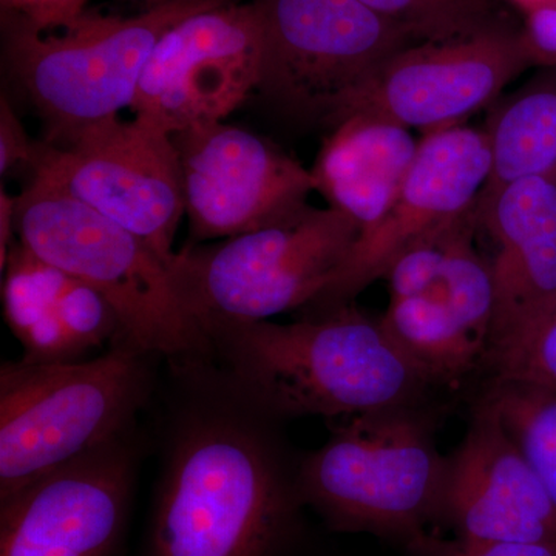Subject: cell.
I'll return each instance as SVG.
<instances>
[{"mask_svg": "<svg viewBox=\"0 0 556 556\" xmlns=\"http://www.w3.org/2000/svg\"><path fill=\"white\" fill-rule=\"evenodd\" d=\"M167 365L174 397L146 556H277L303 507L277 420L207 358Z\"/></svg>", "mask_w": 556, "mask_h": 556, "instance_id": "6da1fadb", "label": "cell"}, {"mask_svg": "<svg viewBox=\"0 0 556 556\" xmlns=\"http://www.w3.org/2000/svg\"><path fill=\"white\" fill-rule=\"evenodd\" d=\"M201 329L212 367L277 422L413 405L430 386L380 320L353 302L294 324L211 320Z\"/></svg>", "mask_w": 556, "mask_h": 556, "instance_id": "7a4b0ae2", "label": "cell"}, {"mask_svg": "<svg viewBox=\"0 0 556 556\" xmlns=\"http://www.w3.org/2000/svg\"><path fill=\"white\" fill-rule=\"evenodd\" d=\"M155 361L124 342L93 358L0 368V501L135 431Z\"/></svg>", "mask_w": 556, "mask_h": 556, "instance_id": "3957f363", "label": "cell"}, {"mask_svg": "<svg viewBox=\"0 0 556 556\" xmlns=\"http://www.w3.org/2000/svg\"><path fill=\"white\" fill-rule=\"evenodd\" d=\"M225 2L150 0L127 16L86 10L47 30L2 21L3 61L46 124L47 144H65L131 108L150 54L174 25Z\"/></svg>", "mask_w": 556, "mask_h": 556, "instance_id": "277c9868", "label": "cell"}, {"mask_svg": "<svg viewBox=\"0 0 556 556\" xmlns=\"http://www.w3.org/2000/svg\"><path fill=\"white\" fill-rule=\"evenodd\" d=\"M331 437L299 460L303 506L339 532L404 541L439 518L447 457L416 404L336 417Z\"/></svg>", "mask_w": 556, "mask_h": 556, "instance_id": "5b68a950", "label": "cell"}, {"mask_svg": "<svg viewBox=\"0 0 556 556\" xmlns=\"http://www.w3.org/2000/svg\"><path fill=\"white\" fill-rule=\"evenodd\" d=\"M14 229L33 254L109 303L118 318V342L167 364L207 357L206 336L169 265L129 230L33 179L16 197Z\"/></svg>", "mask_w": 556, "mask_h": 556, "instance_id": "8992f818", "label": "cell"}, {"mask_svg": "<svg viewBox=\"0 0 556 556\" xmlns=\"http://www.w3.org/2000/svg\"><path fill=\"white\" fill-rule=\"evenodd\" d=\"M361 228L334 207H305L214 244L175 252L169 269L200 327L211 320H268L306 308L342 268Z\"/></svg>", "mask_w": 556, "mask_h": 556, "instance_id": "52a82bcc", "label": "cell"}, {"mask_svg": "<svg viewBox=\"0 0 556 556\" xmlns=\"http://www.w3.org/2000/svg\"><path fill=\"white\" fill-rule=\"evenodd\" d=\"M263 25L265 100L294 118L331 127L348 98L397 51L407 30L361 0H254Z\"/></svg>", "mask_w": 556, "mask_h": 556, "instance_id": "ba28073f", "label": "cell"}, {"mask_svg": "<svg viewBox=\"0 0 556 556\" xmlns=\"http://www.w3.org/2000/svg\"><path fill=\"white\" fill-rule=\"evenodd\" d=\"M33 181L58 190L149 244L169 265L186 214L172 135L115 118L65 144H36Z\"/></svg>", "mask_w": 556, "mask_h": 556, "instance_id": "9c48e42d", "label": "cell"}, {"mask_svg": "<svg viewBox=\"0 0 556 556\" xmlns=\"http://www.w3.org/2000/svg\"><path fill=\"white\" fill-rule=\"evenodd\" d=\"M529 68L521 21L515 17L467 38L415 43L379 65L329 129L354 113L382 116L424 135L463 126Z\"/></svg>", "mask_w": 556, "mask_h": 556, "instance_id": "30bf717a", "label": "cell"}, {"mask_svg": "<svg viewBox=\"0 0 556 556\" xmlns=\"http://www.w3.org/2000/svg\"><path fill=\"white\" fill-rule=\"evenodd\" d=\"M262 61L263 25L254 0L197 11L159 40L130 110L169 135L223 121L258 89Z\"/></svg>", "mask_w": 556, "mask_h": 556, "instance_id": "8fae6325", "label": "cell"}, {"mask_svg": "<svg viewBox=\"0 0 556 556\" xmlns=\"http://www.w3.org/2000/svg\"><path fill=\"white\" fill-rule=\"evenodd\" d=\"M193 243L273 225L308 204L313 172L268 139L215 123L172 134Z\"/></svg>", "mask_w": 556, "mask_h": 556, "instance_id": "7c38bea8", "label": "cell"}, {"mask_svg": "<svg viewBox=\"0 0 556 556\" xmlns=\"http://www.w3.org/2000/svg\"><path fill=\"white\" fill-rule=\"evenodd\" d=\"M138 452L135 430L0 501V556H119Z\"/></svg>", "mask_w": 556, "mask_h": 556, "instance_id": "4fadbf2b", "label": "cell"}, {"mask_svg": "<svg viewBox=\"0 0 556 556\" xmlns=\"http://www.w3.org/2000/svg\"><path fill=\"white\" fill-rule=\"evenodd\" d=\"M492 169L485 129L463 124L424 135L386 217L358 237L334 280L311 306L327 309L353 302L358 292L386 276L405 249L475 208Z\"/></svg>", "mask_w": 556, "mask_h": 556, "instance_id": "5bb4252c", "label": "cell"}, {"mask_svg": "<svg viewBox=\"0 0 556 556\" xmlns=\"http://www.w3.org/2000/svg\"><path fill=\"white\" fill-rule=\"evenodd\" d=\"M441 517L464 540L556 543V508L546 486L482 399L447 457Z\"/></svg>", "mask_w": 556, "mask_h": 556, "instance_id": "9a60e30c", "label": "cell"}, {"mask_svg": "<svg viewBox=\"0 0 556 556\" xmlns=\"http://www.w3.org/2000/svg\"><path fill=\"white\" fill-rule=\"evenodd\" d=\"M477 211L496 244L490 350L556 308V179L508 182Z\"/></svg>", "mask_w": 556, "mask_h": 556, "instance_id": "2e32d148", "label": "cell"}, {"mask_svg": "<svg viewBox=\"0 0 556 556\" xmlns=\"http://www.w3.org/2000/svg\"><path fill=\"white\" fill-rule=\"evenodd\" d=\"M3 314L33 364L86 361L91 351L112 345L121 331L109 303L89 285L11 244L2 268Z\"/></svg>", "mask_w": 556, "mask_h": 556, "instance_id": "e0dca14e", "label": "cell"}, {"mask_svg": "<svg viewBox=\"0 0 556 556\" xmlns=\"http://www.w3.org/2000/svg\"><path fill=\"white\" fill-rule=\"evenodd\" d=\"M420 139L382 116L354 113L325 138L314 163L316 190L368 232L396 200Z\"/></svg>", "mask_w": 556, "mask_h": 556, "instance_id": "ac0fdd59", "label": "cell"}, {"mask_svg": "<svg viewBox=\"0 0 556 556\" xmlns=\"http://www.w3.org/2000/svg\"><path fill=\"white\" fill-rule=\"evenodd\" d=\"M485 131L493 169L479 200L517 179H556V68H538L525 86L501 101Z\"/></svg>", "mask_w": 556, "mask_h": 556, "instance_id": "d6986e66", "label": "cell"}, {"mask_svg": "<svg viewBox=\"0 0 556 556\" xmlns=\"http://www.w3.org/2000/svg\"><path fill=\"white\" fill-rule=\"evenodd\" d=\"M379 320L430 386H453L484 367L486 348L471 338L442 303L428 295L390 299Z\"/></svg>", "mask_w": 556, "mask_h": 556, "instance_id": "ffe728a7", "label": "cell"}, {"mask_svg": "<svg viewBox=\"0 0 556 556\" xmlns=\"http://www.w3.org/2000/svg\"><path fill=\"white\" fill-rule=\"evenodd\" d=\"M479 226L477 207L459 223L448 241L444 262L424 294L438 300L489 353L495 314L492 263L475 247Z\"/></svg>", "mask_w": 556, "mask_h": 556, "instance_id": "44dd1931", "label": "cell"}, {"mask_svg": "<svg viewBox=\"0 0 556 556\" xmlns=\"http://www.w3.org/2000/svg\"><path fill=\"white\" fill-rule=\"evenodd\" d=\"M535 468L556 508V390L490 380L484 397Z\"/></svg>", "mask_w": 556, "mask_h": 556, "instance_id": "7402d4cb", "label": "cell"}, {"mask_svg": "<svg viewBox=\"0 0 556 556\" xmlns=\"http://www.w3.org/2000/svg\"><path fill=\"white\" fill-rule=\"evenodd\" d=\"M417 42L467 38L511 20L503 0H361Z\"/></svg>", "mask_w": 556, "mask_h": 556, "instance_id": "603a6c76", "label": "cell"}, {"mask_svg": "<svg viewBox=\"0 0 556 556\" xmlns=\"http://www.w3.org/2000/svg\"><path fill=\"white\" fill-rule=\"evenodd\" d=\"M484 367L490 380L530 383L556 390V308L517 334L490 348Z\"/></svg>", "mask_w": 556, "mask_h": 556, "instance_id": "cb8c5ba5", "label": "cell"}, {"mask_svg": "<svg viewBox=\"0 0 556 556\" xmlns=\"http://www.w3.org/2000/svg\"><path fill=\"white\" fill-rule=\"evenodd\" d=\"M412 556H556V543L525 541L445 540L424 532L407 544Z\"/></svg>", "mask_w": 556, "mask_h": 556, "instance_id": "d4e9b609", "label": "cell"}, {"mask_svg": "<svg viewBox=\"0 0 556 556\" xmlns=\"http://www.w3.org/2000/svg\"><path fill=\"white\" fill-rule=\"evenodd\" d=\"M2 21L47 30L78 20L89 0H0Z\"/></svg>", "mask_w": 556, "mask_h": 556, "instance_id": "484cf974", "label": "cell"}, {"mask_svg": "<svg viewBox=\"0 0 556 556\" xmlns=\"http://www.w3.org/2000/svg\"><path fill=\"white\" fill-rule=\"evenodd\" d=\"M521 38L532 68H556V7L521 16Z\"/></svg>", "mask_w": 556, "mask_h": 556, "instance_id": "4316f807", "label": "cell"}, {"mask_svg": "<svg viewBox=\"0 0 556 556\" xmlns=\"http://www.w3.org/2000/svg\"><path fill=\"white\" fill-rule=\"evenodd\" d=\"M35 142L11 108L7 97L0 101V170L7 174L17 163H31L35 156Z\"/></svg>", "mask_w": 556, "mask_h": 556, "instance_id": "83f0119b", "label": "cell"}, {"mask_svg": "<svg viewBox=\"0 0 556 556\" xmlns=\"http://www.w3.org/2000/svg\"><path fill=\"white\" fill-rule=\"evenodd\" d=\"M14 214H16V199L10 197L5 190L0 192V268H3L9 257L11 236L14 229Z\"/></svg>", "mask_w": 556, "mask_h": 556, "instance_id": "f1b7e54d", "label": "cell"}, {"mask_svg": "<svg viewBox=\"0 0 556 556\" xmlns=\"http://www.w3.org/2000/svg\"><path fill=\"white\" fill-rule=\"evenodd\" d=\"M511 11H517L519 16L540 9L556 7V0H503Z\"/></svg>", "mask_w": 556, "mask_h": 556, "instance_id": "f546056e", "label": "cell"}]
</instances>
